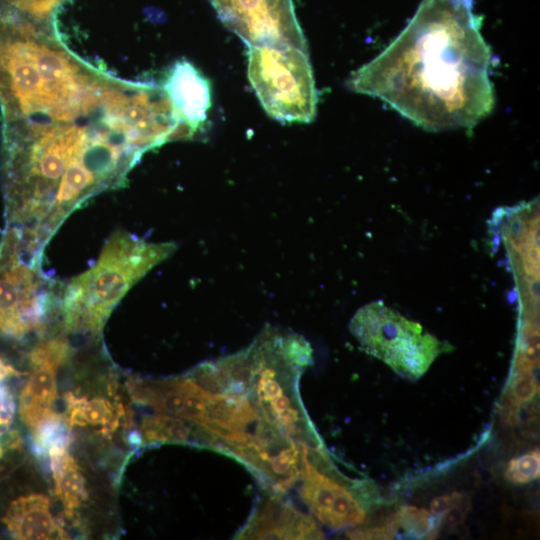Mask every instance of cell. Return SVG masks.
I'll return each instance as SVG.
<instances>
[{
	"mask_svg": "<svg viewBox=\"0 0 540 540\" xmlns=\"http://www.w3.org/2000/svg\"><path fill=\"white\" fill-rule=\"evenodd\" d=\"M172 250V244H150L130 233L115 232L92 268L72 279L63 290L61 303L67 328L99 332L128 290Z\"/></svg>",
	"mask_w": 540,
	"mask_h": 540,
	"instance_id": "cell-3",
	"label": "cell"
},
{
	"mask_svg": "<svg viewBox=\"0 0 540 540\" xmlns=\"http://www.w3.org/2000/svg\"><path fill=\"white\" fill-rule=\"evenodd\" d=\"M390 521L397 529L401 528L410 536L422 539L435 538L439 526L434 514L411 505L400 507Z\"/></svg>",
	"mask_w": 540,
	"mask_h": 540,
	"instance_id": "cell-17",
	"label": "cell"
},
{
	"mask_svg": "<svg viewBox=\"0 0 540 540\" xmlns=\"http://www.w3.org/2000/svg\"><path fill=\"white\" fill-rule=\"evenodd\" d=\"M143 440L148 444L177 443L211 448L212 438L202 427L173 415H152L141 424Z\"/></svg>",
	"mask_w": 540,
	"mask_h": 540,
	"instance_id": "cell-14",
	"label": "cell"
},
{
	"mask_svg": "<svg viewBox=\"0 0 540 540\" xmlns=\"http://www.w3.org/2000/svg\"><path fill=\"white\" fill-rule=\"evenodd\" d=\"M539 449L530 451L509 461L505 478L514 484H526L539 478Z\"/></svg>",
	"mask_w": 540,
	"mask_h": 540,
	"instance_id": "cell-18",
	"label": "cell"
},
{
	"mask_svg": "<svg viewBox=\"0 0 540 540\" xmlns=\"http://www.w3.org/2000/svg\"><path fill=\"white\" fill-rule=\"evenodd\" d=\"M248 349L252 373L247 395L261 416L295 443L321 446L298 390L303 368L312 363L309 343L301 336L270 330Z\"/></svg>",
	"mask_w": 540,
	"mask_h": 540,
	"instance_id": "cell-4",
	"label": "cell"
},
{
	"mask_svg": "<svg viewBox=\"0 0 540 540\" xmlns=\"http://www.w3.org/2000/svg\"><path fill=\"white\" fill-rule=\"evenodd\" d=\"M458 493L435 497L430 503L431 513L442 516L455 502Z\"/></svg>",
	"mask_w": 540,
	"mask_h": 540,
	"instance_id": "cell-21",
	"label": "cell"
},
{
	"mask_svg": "<svg viewBox=\"0 0 540 540\" xmlns=\"http://www.w3.org/2000/svg\"><path fill=\"white\" fill-rule=\"evenodd\" d=\"M41 262L23 253L19 232L10 227L0 244L1 333L22 337L38 329L54 304L59 294Z\"/></svg>",
	"mask_w": 540,
	"mask_h": 540,
	"instance_id": "cell-7",
	"label": "cell"
},
{
	"mask_svg": "<svg viewBox=\"0 0 540 540\" xmlns=\"http://www.w3.org/2000/svg\"><path fill=\"white\" fill-rule=\"evenodd\" d=\"M300 478V496L322 524L340 530L364 522L365 510L353 492L354 482L335 467L320 471L303 458Z\"/></svg>",
	"mask_w": 540,
	"mask_h": 540,
	"instance_id": "cell-9",
	"label": "cell"
},
{
	"mask_svg": "<svg viewBox=\"0 0 540 540\" xmlns=\"http://www.w3.org/2000/svg\"><path fill=\"white\" fill-rule=\"evenodd\" d=\"M237 539H324L313 518L290 502L271 496L258 504Z\"/></svg>",
	"mask_w": 540,
	"mask_h": 540,
	"instance_id": "cell-10",
	"label": "cell"
},
{
	"mask_svg": "<svg viewBox=\"0 0 540 540\" xmlns=\"http://www.w3.org/2000/svg\"><path fill=\"white\" fill-rule=\"evenodd\" d=\"M223 25L248 47H292L308 53L293 0H208Z\"/></svg>",
	"mask_w": 540,
	"mask_h": 540,
	"instance_id": "cell-8",
	"label": "cell"
},
{
	"mask_svg": "<svg viewBox=\"0 0 540 540\" xmlns=\"http://www.w3.org/2000/svg\"><path fill=\"white\" fill-rule=\"evenodd\" d=\"M55 481V491L69 512L80 507L87 499L85 478L66 447L48 450Z\"/></svg>",
	"mask_w": 540,
	"mask_h": 540,
	"instance_id": "cell-15",
	"label": "cell"
},
{
	"mask_svg": "<svg viewBox=\"0 0 540 540\" xmlns=\"http://www.w3.org/2000/svg\"><path fill=\"white\" fill-rule=\"evenodd\" d=\"M18 374L19 372L15 368L0 358V382Z\"/></svg>",
	"mask_w": 540,
	"mask_h": 540,
	"instance_id": "cell-23",
	"label": "cell"
},
{
	"mask_svg": "<svg viewBox=\"0 0 540 540\" xmlns=\"http://www.w3.org/2000/svg\"><path fill=\"white\" fill-rule=\"evenodd\" d=\"M346 534L351 539H392L397 535V528L389 521L385 525L354 528Z\"/></svg>",
	"mask_w": 540,
	"mask_h": 540,
	"instance_id": "cell-20",
	"label": "cell"
},
{
	"mask_svg": "<svg viewBox=\"0 0 540 540\" xmlns=\"http://www.w3.org/2000/svg\"><path fill=\"white\" fill-rule=\"evenodd\" d=\"M2 150L109 190L142 155L193 136L162 86L109 74L74 54L54 21L0 12Z\"/></svg>",
	"mask_w": 540,
	"mask_h": 540,
	"instance_id": "cell-1",
	"label": "cell"
},
{
	"mask_svg": "<svg viewBox=\"0 0 540 540\" xmlns=\"http://www.w3.org/2000/svg\"><path fill=\"white\" fill-rule=\"evenodd\" d=\"M0 410L14 414V402L7 388L0 384Z\"/></svg>",
	"mask_w": 540,
	"mask_h": 540,
	"instance_id": "cell-22",
	"label": "cell"
},
{
	"mask_svg": "<svg viewBox=\"0 0 540 540\" xmlns=\"http://www.w3.org/2000/svg\"><path fill=\"white\" fill-rule=\"evenodd\" d=\"M3 521L17 539H55L65 535L51 514L49 499L39 494L14 500Z\"/></svg>",
	"mask_w": 540,
	"mask_h": 540,
	"instance_id": "cell-12",
	"label": "cell"
},
{
	"mask_svg": "<svg viewBox=\"0 0 540 540\" xmlns=\"http://www.w3.org/2000/svg\"><path fill=\"white\" fill-rule=\"evenodd\" d=\"M30 364L32 373L20 395L19 413L34 429L54 415L51 406L57 396L56 372L60 366L42 360H31Z\"/></svg>",
	"mask_w": 540,
	"mask_h": 540,
	"instance_id": "cell-13",
	"label": "cell"
},
{
	"mask_svg": "<svg viewBox=\"0 0 540 540\" xmlns=\"http://www.w3.org/2000/svg\"><path fill=\"white\" fill-rule=\"evenodd\" d=\"M16 11L38 21H53L64 0H2Z\"/></svg>",
	"mask_w": 540,
	"mask_h": 540,
	"instance_id": "cell-19",
	"label": "cell"
},
{
	"mask_svg": "<svg viewBox=\"0 0 540 540\" xmlns=\"http://www.w3.org/2000/svg\"><path fill=\"white\" fill-rule=\"evenodd\" d=\"M350 331L366 353L410 380L424 375L445 350L418 322L407 319L382 301L361 307L350 322Z\"/></svg>",
	"mask_w": 540,
	"mask_h": 540,
	"instance_id": "cell-6",
	"label": "cell"
},
{
	"mask_svg": "<svg viewBox=\"0 0 540 540\" xmlns=\"http://www.w3.org/2000/svg\"><path fill=\"white\" fill-rule=\"evenodd\" d=\"M182 122L194 135L205 123L211 106L207 79L187 60H178L162 85Z\"/></svg>",
	"mask_w": 540,
	"mask_h": 540,
	"instance_id": "cell-11",
	"label": "cell"
},
{
	"mask_svg": "<svg viewBox=\"0 0 540 540\" xmlns=\"http://www.w3.org/2000/svg\"><path fill=\"white\" fill-rule=\"evenodd\" d=\"M474 0H421L399 35L353 71L350 90L427 131L470 129L494 109L496 65Z\"/></svg>",
	"mask_w": 540,
	"mask_h": 540,
	"instance_id": "cell-2",
	"label": "cell"
},
{
	"mask_svg": "<svg viewBox=\"0 0 540 540\" xmlns=\"http://www.w3.org/2000/svg\"><path fill=\"white\" fill-rule=\"evenodd\" d=\"M4 453L3 447L0 445V459L2 458Z\"/></svg>",
	"mask_w": 540,
	"mask_h": 540,
	"instance_id": "cell-24",
	"label": "cell"
},
{
	"mask_svg": "<svg viewBox=\"0 0 540 540\" xmlns=\"http://www.w3.org/2000/svg\"><path fill=\"white\" fill-rule=\"evenodd\" d=\"M68 422L70 425L84 426L86 424L108 426L113 422V407L103 398H77L67 395Z\"/></svg>",
	"mask_w": 540,
	"mask_h": 540,
	"instance_id": "cell-16",
	"label": "cell"
},
{
	"mask_svg": "<svg viewBox=\"0 0 540 540\" xmlns=\"http://www.w3.org/2000/svg\"><path fill=\"white\" fill-rule=\"evenodd\" d=\"M247 74L270 117L283 123L314 120L318 97L308 53L292 47H248Z\"/></svg>",
	"mask_w": 540,
	"mask_h": 540,
	"instance_id": "cell-5",
	"label": "cell"
}]
</instances>
